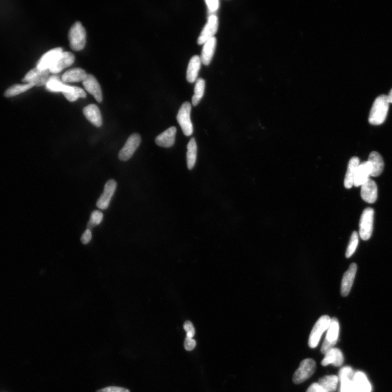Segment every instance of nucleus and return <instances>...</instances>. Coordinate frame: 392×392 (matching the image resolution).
I'll use <instances>...</instances> for the list:
<instances>
[{"label":"nucleus","instance_id":"412c9836","mask_svg":"<svg viewBox=\"0 0 392 392\" xmlns=\"http://www.w3.org/2000/svg\"><path fill=\"white\" fill-rule=\"evenodd\" d=\"M371 168L369 162L365 161L358 167L355 175L354 185L355 187L361 186L371 176Z\"/></svg>","mask_w":392,"mask_h":392},{"label":"nucleus","instance_id":"f257e3e1","mask_svg":"<svg viewBox=\"0 0 392 392\" xmlns=\"http://www.w3.org/2000/svg\"><path fill=\"white\" fill-rule=\"evenodd\" d=\"M389 105L387 96L381 95L378 97L371 107L369 122L374 125L382 124L387 117Z\"/></svg>","mask_w":392,"mask_h":392},{"label":"nucleus","instance_id":"cd10ccee","mask_svg":"<svg viewBox=\"0 0 392 392\" xmlns=\"http://www.w3.org/2000/svg\"><path fill=\"white\" fill-rule=\"evenodd\" d=\"M339 378L336 375H327L319 378L318 383L327 392H335L339 384Z\"/></svg>","mask_w":392,"mask_h":392},{"label":"nucleus","instance_id":"ddd939ff","mask_svg":"<svg viewBox=\"0 0 392 392\" xmlns=\"http://www.w3.org/2000/svg\"><path fill=\"white\" fill-rule=\"evenodd\" d=\"M74 60H75V56L72 52H62L55 63L49 69L50 73L53 74H58L66 68L72 65Z\"/></svg>","mask_w":392,"mask_h":392},{"label":"nucleus","instance_id":"5701e85b","mask_svg":"<svg viewBox=\"0 0 392 392\" xmlns=\"http://www.w3.org/2000/svg\"><path fill=\"white\" fill-rule=\"evenodd\" d=\"M46 89L51 92H69L72 89V86L67 85L62 83L57 76L49 77L45 85Z\"/></svg>","mask_w":392,"mask_h":392},{"label":"nucleus","instance_id":"423d86ee","mask_svg":"<svg viewBox=\"0 0 392 392\" xmlns=\"http://www.w3.org/2000/svg\"><path fill=\"white\" fill-rule=\"evenodd\" d=\"M374 212L372 208L364 209L360 221V235L363 240H368L373 231Z\"/></svg>","mask_w":392,"mask_h":392},{"label":"nucleus","instance_id":"4c0bfd02","mask_svg":"<svg viewBox=\"0 0 392 392\" xmlns=\"http://www.w3.org/2000/svg\"><path fill=\"white\" fill-rule=\"evenodd\" d=\"M205 2L209 10L211 12H215L219 8L220 2L219 0H206Z\"/></svg>","mask_w":392,"mask_h":392},{"label":"nucleus","instance_id":"a211bd4d","mask_svg":"<svg viewBox=\"0 0 392 392\" xmlns=\"http://www.w3.org/2000/svg\"><path fill=\"white\" fill-rule=\"evenodd\" d=\"M177 133L176 127L172 126L161 133L155 139L157 145L165 148H170L173 146L175 143V134Z\"/></svg>","mask_w":392,"mask_h":392},{"label":"nucleus","instance_id":"2f4dec72","mask_svg":"<svg viewBox=\"0 0 392 392\" xmlns=\"http://www.w3.org/2000/svg\"><path fill=\"white\" fill-rule=\"evenodd\" d=\"M63 94L64 97L71 102H73L80 98H85L86 97L85 91L76 86H72L71 91Z\"/></svg>","mask_w":392,"mask_h":392},{"label":"nucleus","instance_id":"20e7f679","mask_svg":"<svg viewBox=\"0 0 392 392\" xmlns=\"http://www.w3.org/2000/svg\"><path fill=\"white\" fill-rule=\"evenodd\" d=\"M191 104L189 102L182 104L178 111L177 119L182 132L185 136L190 137L193 134V125L191 120Z\"/></svg>","mask_w":392,"mask_h":392},{"label":"nucleus","instance_id":"bb28decb","mask_svg":"<svg viewBox=\"0 0 392 392\" xmlns=\"http://www.w3.org/2000/svg\"><path fill=\"white\" fill-rule=\"evenodd\" d=\"M353 382L359 392H371V386L366 374L358 371L354 374Z\"/></svg>","mask_w":392,"mask_h":392},{"label":"nucleus","instance_id":"4be33fe9","mask_svg":"<svg viewBox=\"0 0 392 392\" xmlns=\"http://www.w3.org/2000/svg\"><path fill=\"white\" fill-rule=\"evenodd\" d=\"M201 60L198 55L193 56L189 61L186 72V79L190 83H193L198 80L201 67Z\"/></svg>","mask_w":392,"mask_h":392},{"label":"nucleus","instance_id":"f03ea898","mask_svg":"<svg viewBox=\"0 0 392 392\" xmlns=\"http://www.w3.org/2000/svg\"><path fill=\"white\" fill-rule=\"evenodd\" d=\"M69 38L72 50L79 51L84 49L86 43V32L82 23L77 22L72 26L69 32Z\"/></svg>","mask_w":392,"mask_h":392},{"label":"nucleus","instance_id":"37998d69","mask_svg":"<svg viewBox=\"0 0 392 392\" xmlns=\"http://www.w3.org/2000/svg\"><path fill=\"white\" fill-rule=\"evenodd\" d=\"M387 98L389 104L392 103V89L389 93V95L387 96Z\"/></svg>","mask_w":392,"mask_h":392},{"label":"nucleus","instance_id":"6ab92c4d","mask_svg":"<svg viewBox=\"0 0 392 392\" xmlns=\"http://www.w3.org/2000/svg\"><path fill=\"white\" fill-rule=\"evenodd\" d=\"M83 113L86 119L94 126L100 127L102 125V117L97 105L90 104L86 106L83 109Z\"/></svg>","mask_w":392,"mask_h":392},{"label":"nucleus","instance_id":"39448f33","mask_svg":"<svg viewBox=\"0 0 392 392\" xmlns=\"http://www.w3.org/2000/svg\"><path fill=\"white\" fill-rule=\"evenodd\" d=\"M316 370V362L312 359H307L302 361L293 377L295 384H300L305 382L312 376Z\"/></svg>","mask_w":392,"mask_h":392},{"label":"nucleus","instance_id":"dca6fc26","mask_svg":"<svg viewBox=\"0 0 392 392\" xmlns=\"http://www.w3.org/2000/svg\"><path fill=\"white\" fill-rule=\"evenodd\" d=\"M361 197L368 204H374L377 198V186L376 182L369 179L361 185Z\"/></svg>","mask_w":392,"mask_h":392},{"label":"nucleus","instance_id":"b1692460","mask_svg":"<svg viewBox=\"0 0 392 392\" xmlns=\"http://www.w3.org/2000/svg\"><path fill=\"white\" fill-rule=\"evenodd\" d=\"M360 164V160L357 157H353L350 160L344 180V186L347 188H350L354 186L355 175Z\"/></svg>","mask_w":392,"mask_h":392},{"label":"nucleus","instance_id":"c756f323","mask_svg":"<svg viewBox=\"0 0 392 392\" xmlns=\"http://www.w3.org/2000/svg\"><path fill=\"white\" fill-rule=\"evenodd\" d=\"M206 83L204 79H198L196 80L194 94L192 98V104L195 106L199 105L201 100L204 97L205 91Z\"/></svg>","mask_w":392,"mask_h":392},{"label":"nucleus","instance_id":"a878e982","mask_svg":"<svg viewBox=\"0 0 392 392\" xmlns=\"http://www.w3.org/2000/svg\"><path fill=\"white\" fill-rule=\"evenodd\" d=\"M87 76L86 72L80 68L67 71L61 78L63 83H72L83 82Z\"/></svg>","mask_w":392,"mask_h":392},{"label":"nucleus","instance_id":"393cba45","mask_svg":"<svg viewBox=\"0 0 392 392\" xmlns=\"http://www.w3.org/2000/svg\"><path fill=\"white\" fill-rule=\"evenodd\" d=\"M368 161L371 168V176H379L384 168V162L381 155L376 152H371Z\"/></svg>","mask_w":392,"mask_h":392},{"label":"nucleus","instance_id":"4468645a","mask_svg":"<svg viewBox=\"0 0 392 392\" xmlns=\"http://www.w3.org/2000/svg\"><path fill=\"white\" fill-rule=\"evenodd\" d=\"M62 52L61 48H56L47 52L39 60L37 64V69L41 70H49Z\"/></svg>","mask_w":392,"mask_h":392},{"label":"nucleus","instance_id":"58836bf2","mask_svg":"<svg viewBox=\"0 0 392 392\" xmlns=\"http://www.w3.org/2000/svg\"><path fill=\"white\" fill-rule=\"evenodd\" d=\"M96 392H130L129 389L119 387H108L97 390Z\"/></svg>","mask_w":392,"mask_h":392},{"label":"nucleus","instance_id":"1a4fd4ad","mask_svg":"<svg viewBox=\"0 0 392 392\" xmlns=\"http://www.w3.org/2000/svg\"><path fill=\"white\" fill-rule=\"evenodd\" d=\"M141 138L139 134L135 133L127 139L124 147L121 148L118 154L120 161H126L129 160L140 145Z\"/></svg>","mask_w":392,"mask_h":392},{"label":"nucleus","instance_id":"f704fd0d","mask_svg":"<svg viewBox=\"0 0 392 392\" xmlns=\"http://www.w3.org/2000/svg\"><path fill=\"white\" fill-rule=\"evenodd\" d=\"M340 381L341 392H359L353 382V379H344Z\"/></svg>","mask_w":392,"mask_h":392},{"label":"nucleus","instance_id":"7c9ffc66","mask_svg":"<svg viewBox=\"0 0 392 392\" xmlns=\"http://www.w3.org/2000/svg\"><path fill=\"white\" fill-rule=\"evenodd\" d=\"M34 85L32 84H16L7 90L4 94L6 98H11L19 95L32 89Z\"/></svg>","mask_w":392,"mask_h":392},{"label":"nucleus","instance_id":"0eeeda50","mask_svg":"<svg viewBox=\"0 0 392 392\" xmlns=\"http://www.w3.org/2000/svg\"><path fill=\"white\" fill-rule=\"evenodd\" d=\"M340 333L339 321L334 317L331 319L330 325L328 329V333L325 340H324L321 348V352L326 354L328 351L336 344L339 339Z\"/></svg>","mask_w":392,"mask_h":392},{"label":"nucleus","instance_id":"9d476101","mask_svg":"<svg viewBox=\"0 0 392 392\" xmlns=\"http://www.w3.org/2000/svg\"><path fill=\"white\" fill-rule=\"evenodd\" d=\"M219 20L217 16L212 15L209 17L208 22L203 29L198 39L199 45L204 44L207 40L212 38L217 32Z\"/></svg>","mask_w":392,"mask_h":392},{"label":"nucleus","instance_id":"79ce46f5","mask_svg":"<svg viewBox=\"0 0 392 392\" xmlns=\"http://www.w3.org/2000/svg\"><path fill=\"white\" fill-rule=\"evenodd\" d=\"M306 392H327L324 390L320 385L316 383H313L310 385Z\"/></svg>","mask_w":392,"mask_h":392},{"label":"nucleus","instance_id":"473e14b6","mask_svg":"<svg viewBox=\"0 0 392 392\" xmlns=\"http://www.w3.org/2000/svg\"><path fill=\"white\" fill-rule=\"evenodd\" d=\"M359 244V234L355 231L351 235L349 244L346 251V257L349 258L355 252Z\"/></svg>","mask_w":392,"mask_h":392},{"label":"nucleus","instance_id":"a19ab883","mask_svg":"<svg viewBox=\"0 0 392 392\" xmlns=\"http://www.w3.org/2000/svg\"><path fill=\"white\" fill-rule=\"evenodd\" d=\"M196 346L195 341L191 338L186 337L184 342V347L186 350L190 351L193 350Z\"/></svg>","mask_w":392,"mask_h":392},{"label":"nucleus","instance_id":"9b49d317","mask_svg":"<svg viewBox=\"0 0 392 392\" xmlns=\"http://www.w3.org/2000/svg\"><path fill=\"white\" fill-rule=\"evenodd\" d=\"M117 182L113 179L107 181L105 186L104 192L97 202V206L101 210H105L109 207L111 200L115 191L116 190Z\"/></svg>","mask_w":392,"mask_h":392},{"label":"nucleus","instance_id":"aec40b11","mask_svg":"<svg viewBox=\"0 0 392 392\" xmlns=\"http://www.w3.org/2000/svg\"><path fill=\"white\" fill-rule=\"evenodd\" d=\"M217 40L214 37L207 40L204 44L200 57L201 62L206 66H208L211 63L214 55Z\"/></svg>","mask_w":392,"mask_h":392},{"label":"nucleus","instance_id":"6e6552de","mask_svg":"<svg viewBox=\"0 0 392 392\" xmlns=\"http://www.w3.org/2000/svg\"><path fill=\"white\" fill-rule=\"evenodd\" d=\"M49 70H41L36 67L27 73L22 81L26 84H32L34 86H45L49 78Z\"/></svg>","mask_w":392,"mask_h":392},{"label":"nucleus","instance_id":"7ed1b4c3","mask_svg":"<svg viewBox=\"0 0 392 392\" xmlns=\"http://www.w3.org/2000/svg\"><path fill=\"white\" fill-rule=\"evenodd\" d=\"M331 319L328 315H323L316 321L309 335L308 346L310 348H315L318 345L321 336L328 330Z\"/></svg>","mask_w":392,"mask_h":392},{"label":"nucleus","instance_id":"f3484780","mask_svg":"<svg viewBox=\"0 0 392 392\" xmlns=\"http://www.w3.org/2000/svg\"><path fill=\"white\" fill-rule=\"evenodd\" d=\"M321 361L322 366L325 367L332 364L335 367H341L344 362V356L342 351L338 348H333L326 353Z\"/></svg>","mask_w":392,"mask_h":392},{"label":"nucleus","instance_id":"f8f14e48","mask_svg":"<svg viewBox=\"0 0 392 392\" xmlns=\"http://www.w3.org/2000/svg\"><path fill=\"white\" fill-rule=\"evenodd\" d=\"M83 84L86 90L92 94L98 103H101L103 101L102 91L95 77L91 74H87Z\"/></svg>","mask_w":392,"mask_h":392},{"label":"nucleus","instance_id":"c9c22d12","mask_svg":"<svg viewBox=\"0 0 392 392\" xmlns=\"http://www.w3.org/2000/svg\"><path fill=\"white\" fill-rule=\"evenodd\" d=\"M354 374L353 370L350 367H346L342 368L339 373V380L341 381L344 379H353Z\"/></svg>","mask_w":392,"mask_h":392},{"label":"nucleus","instance_id":"2eb2a0df","mask_svg":"<svg viewBox=\"0 0 392 392\" xmlns=\"http://www.w3.org/2000/svg\"><path fill=\"white\" fill-rule=\"evenodd\" d=\"M357 269L356 264H351L347 272L344 274L341 285V294L343 296L346 297L349 295L353 285Z\"/></svg>","mask_w":392,"mask_h":392},{"label":"nucleus","instance_id":"e433bc0d","mask_svg":"<svg viewBox=\"0 0 392 392\" xmlns=\"http://www.w3.org/2000/svg\"><path fill=\"white\" fill-rule=\"evenodd\" d=\"M184 328L186 332V337L192 339L195 334V330L192 322L189 321H186L184 323Z\"/></svg>","mask_w":392,"mask_h":392},{"label":"nucleus","instance_id":"ea45409f","mask_svg":"<svg viewBox=\"0 0 392 392\" xmlns=\"http://www.w3.org/2000/svg\"><path fill=\"white\" fill-rule=\"evenodd\" d=\"M92 238V234L91 230L87 229L86 231L83 234L81 241L83 244H87L91 241Z\"/></svg>","mask_w":392,"mask_h":392},{"label":"nucleus","instance_id":"72a5a7b5","mask_svg":"<svg viewBox=\"0 0 392 392\" xmlns=\"http://www.w3.org/2000/svg\"><path fill=\"white\" fill-rule=\"evenodd\" d=\"M103 219V214L99 211H93L91 215L90 221L87 224V229L91 230L94 226L101 224Z\"/></svg>","mask_w":392,"mask_h":392},{"label":"nucleus","instance_id":"c85d7f7f","mask_svg":"<svg viewBox=\"0 0 392 392\" xmlns=\"http://www.w3.org/2000/svg\"><path fill=\"white\" fill-rule=\"evenodd\" d=\"M186 160L187 167L189 170H192L194 167L196 160H197L198 146L194 138H192L187 146Z\"/></svg>","mask_w":392,"mask_h":392}]
</instances>
